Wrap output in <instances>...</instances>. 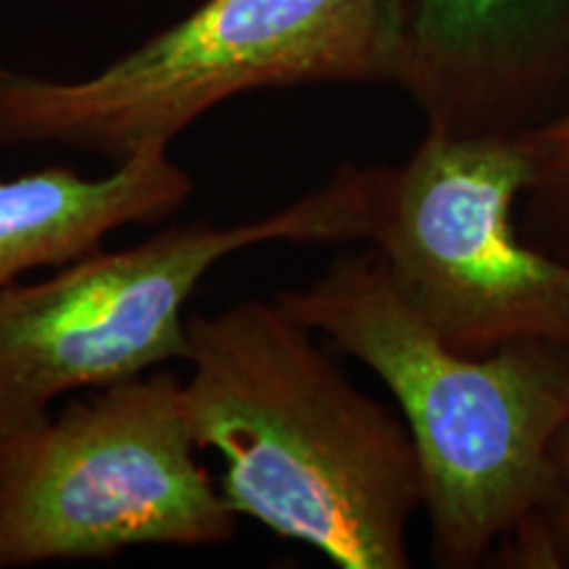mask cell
Wrapping results in <instances>:
<instances>
[{
    "mask_svg": "<svg viewBox=\"0 0 569 569\" xmlns=\"http://www.w3.org/2000/svg\"><path fill=\"white\" fill-rule=\"evenodd\" d=\"M184 365L190 432L222 459L219 493L234 515L340 569L411 565L422 478L407 422L361 393L277 298L188 317Z\"/></svg>",
    "mask_w": 569,
    "mask_h": 569,
    "instance_id": "1",
    "label": "cell"
},
{
    "mask_svg": "<svg viewBox=\"0 0 569 569\" xmlns=\"http://www.w3.org/2000/svg\"><path fill=\"white\" fill-rule=\"evenodd\" d=\"M277 303L386 382L415 443L432 559L517 567L557 493L569 425V346L525 340L461 353L411 309L372 246L332 259Z\"/></svg>",
    "mask_w": 569,
    "mask_h": 569,
    "instance_id": "2",
    "label": "cell"
},
{
    "mask_svg": "<svg viewBox=\"0 0 569 569\" xmlns=\"http://www.w3.org/2000/svg\"><path fill=\"white\" fill-rule=\"evenodd\" d=\"M407 0H206L80 80L0 63V148L111 163L172 148L230 98L319 82H393Z\"/></svg>",
    "mask_w": 569,
    "mask_h": 569,
    "instance_id": "3",
    "label": "cell"
},
{
    "mask_svg": "<svg viewBox=\"0 0 569 569\" xmlns=\"http://www.w3.org/2000/svg\"><path fill=\"white\" fill-rule=\"evenodd\" d=\"M196 453L167 369L51 411L0 446V569L227 543L238 515Z\"/></svg>",
    "mask_w": 569,
    "mask_h": 569,
    "instance_id": "4",
    "label": "cell"
},
{
    "mask_svg": "<svg viewBox=\"0 0 569 569\" xmlns=\"http://www.w3.org/2000/svg\"><path fill=\"white\" fill-rule=\"evenodd\" d=\"M530 159L515 138L425 132L403 167H377L367 243L448 346H569V261L517 232Z\"/></svg>",
    "mask_w": 569,
    "mask_h": 569,
    "instance_id": "5",
    "label": "cell"
},
{
    "mask_svg": "<svg viewBox=\"0 0 569 569\" xmlns=\"http://www.w3.org/2000/svg\"><path fill=\"white\" fill-rule=\"evenodd\" d=\"M311 193L234 227L169 224L122 251H92L48 280L0 293V446L98 390L188 356L184 306L227 256L269 243L322 246Z\"/></svg>",
    "mask_w": 569,
    "mask_h": 569,
    "instance_id": "6",
    "label": "cell"
},
{
    "mask_svg": "<svg viewBox=\"0 0 569 569\" xmlns=\"http://www.w3.org/2000/svg\"><path fill=\"white\" fill-rule=\"evenodd\" d=\"M393 84L427 132L536 130L569 109V0H407Z\"/></svg>",
    "mask_w": 569,
    "mask_h": 569,
    "instance_id": "7",
    "label": "cell"
},
{
    "mask_svg": "<svg viewBox=\"0 0 569 569\" xmlns=\"http://www.w3.org/2000/svg\"><path fill=\"white\" fill-rule=\"evenodd\" d=\"M190 196L193 180L169 148H142L101 177L46 167L0 180V293L32 269L98 251L122 227L174 217Z\"/></svg>",
    "mask_w": 569,
    "mask_h": 569,
    "instance_id": "8",
    "label": "cell"
},
{
    "mask_svg": "<svg viewBox=\"0 0 569 569\" xmlns=\"http://www.w3.org/2000/svg\"><path fill=\"white\" fill-rule=\"evenodd\" d=\"M530 159L522 227L530 246L569 261V109L551 122L519 134Z\"/></svg>",
    "mask_w": 569,
    "mask_h": 569,
    "instance_id": "9",
    "label": "cell"
},
{
    "mask_svg": "<svg viewBox=\"0 0 569 569\" xmlns=\"http://www.w3.org/2000/svg\"><path fill=\"white\" fill-rule=\"evenodd\" d=\"M553 467H557V493L525 540L517 567L569 569V425L559 432L553 446Z\"/></svg>",
    "mask_w": 569,
    "mask_h": 569,
    "instance_id": "10",
    "label": "cell"
}]
</instances>
